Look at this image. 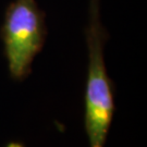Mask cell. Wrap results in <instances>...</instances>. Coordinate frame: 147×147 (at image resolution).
Instances as JSON below:
<instances>
[{
    "label": "cell",
    "mask_w": 147,
    "mask_h": 147,
    "mask_svg": "<svg viewBox=\"0 0 147 147\" xmlns=\"http://www.w3.org/2000/svg\"><path fill=\"white\" fill-rule=\"evenodd\" d=\"M100 0L89 2V23L85 28L88 67L84 96V126L89 147H104L116 112V87L105 64L104 47L109 35L101 24Z\"/></svg>",
    "instance_id": "1"
},
{
    "label": "cell",
    "mask_w": 147,
    "mask_h": 147,
    "mask_svg": "<svg viewBox=\"0 0 147 147\" xmlns=\"http://www.w3.org/2000/svg\"><path fill=\"white\" fill-rule=\"evenodd\" d=\"M0 37L11 79L24 81L31 74L33 60L42 51L47 37L46 14L36 0H14L9 3Z\"/></svg>",
    "instance_id": "2"
}]
</instances>
